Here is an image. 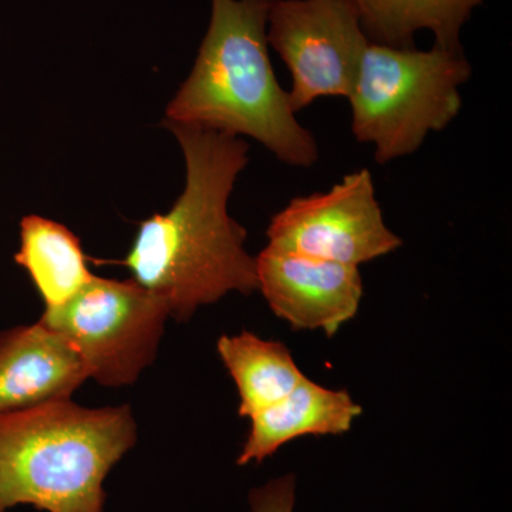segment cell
<instances>
[{
    "label": "cell",
    "mask_w": 512,
    "mask_h": 512,
    "mask_svg": "<svg viewBox=\"0 0 512 512\" xmlns=\"http://www.w3.org/2000/svg\"><path fill=\"white\" fill-rule=\"evenodd\" d=\"M163 126L184 154V190L170 211L138 225L130 252L114 264L126 266L138 285L160 296L170 318L185 322L229 292L258 291L255 258L245 248L247 229L228 212L249 146L208 128Z\"/></svg>",
    "instance_id": "1"
},
{
    "label": "cell",
    "mask_w": 512,
    "mask_h": 512,
    "mask_svg": "<svg viewBox=\"0 0 512 512\" xmlns=\"http://www.w3.org/2000/svg\"><path fill=\"white\" fill-rule=\"evenodd\" d=\"M274 3L211 0L207 33L163 123L251 137L282 163L311 168L318 143L296 119L269 56L266 26Z\"/></svg>",
    "instance_id": "2"
},
{
    "label": "cell",
    "mask_w": 512,
    "mask_h": 512,
    "mask_svg": "<svg viewBox=\"0 0 512 512\" xmlns=\"http://www.w3.org/2000/svg\"><path fill=\"white\" fill-rule=\"evenodd\" d=\"M130 406L89 409L72 399L0 413V512H103V483L136 444Z\"/></svg>",
    "instance_id": "3"
},
{
    "label": "cell",
    "mask_w": 512,
    "mask_h": 512,
    "mask_svg": "<svg viewBox=\"0 0 512 512\" xmlns=\"http://www.w3.org/2000/svg\"><path fill=\"white\" fill-rule=\"evenodd\" d=\"M473 67L464 50H430L367 42L348 99L352 131L375 147L377 164L412 156L463 107L460 87Z\"/></svg>",
    "instance_id": "4"
},
{
    "label": "cell",
    "mask_w": 512,
    "mask_h": 512,
    "mask_svg": "<svg viewBox=\"0 0 512 512\" xmlns=\"http://www.w3.org/2000/svg\"><path fill=\"white\" fill-rule=\"evenodd\" d=\"M168 318L167 303L134 279L93 276L69 301L46 308L39 322L76 350L90 379L124 387L153 365Z\"/></svg>",
    "instance_id": "5"
},
{
    "label": "cell",
    "mask_w": 512,
    "mask_h": 512,
    "mask_svg": "<svg viewBox=\"0 0 512 512\" xmlns=\"http://www.w3.org/2000/svg\"><path fill=\"white\" fill-rule=\"evenodd\" d=\"M266 39L291 73L295 113L320 97L348 99L369 42L352 0H275Z\"/></svg>",
    "instance_id": "6"
},
{
    "label": "cell",
    "mask_w": 512,
    "mask_h": 512,
    "mask_svg": "<svg viewBox=\"0 0 512 512\" xmlns=\"http://www.w3.org/2000/svg\"><path fill=\"white\" fill-rule=\"evenodd\" d=\"M266 237L269 247L357 268L403 245L384 222L367 168L345 175L329 191L293 198L272 217Z\"/></svg>",
    "instance_id": "7"
},
{
    "label": "cell",
    "mask_w": 512,
    "mask_h": 512,
    "mask_svg": "<svg viewBox=\"0 0 512 512\" xmlns=\"http://www.w3.org/2000/svg\"><path fill=\"white\" fill-rule=\"evenodd\" d=\"M258 291L295 330H323L333 338L355 318L363 296L359 268L291 254L266 245L255 258Z\"/></svg>",
    "instance_id": "8"
},
{
    "label": "cell",
    "mask_w": 512,
    "mask_h": 512,
    "mask_svg": "<svg viewBox=\"0 0 512 512\" xmlns=\"http://www.w3.org/2000/svg\"><path fill=\"white\" fill-rule=\"evenodd\" d=\"M87 379L76 350L42 323L0 330V413L70 399Z\"/></svg>",
    "instance_id": "9"
},
{
    "label": "cell",
    "mask_w": 512,
    "mask_h": 512,
    "mask_svg": "<svg viewBox=\"0 0 512 512\" xmlns=\"http://www.w3.org/2000/svg\"><path fill=\"white\" fill-rule=\"evenodd\" d=\"M360 414L362 407L348 390L328 389L305 377L284 399L249 417L251 430L237 464L262 463L299 437L348 433Z\"/></svg>",
    "instance_id": "10"
},
{
    "label": "cell",
    "mask_w": 512,
    "mask_h": 512,
    "mask_svg": "<svg viewBox=\"0 0 512 512\" xmlns=\"http://www.w3.org/2000/svg\"><path fill=\"white\" fill-rule=\"evenodd\" d=\"M370 42L413 47L414 37L430 32L434 45L463 50L461 33L474 10L487 0H352Z\"/></svg>",
    "instance_id": "11"
},
{
    "label": "cell",
    "mask_w": 512,
    "mask_h": 512,
    "mask_svg": "<svg viewBox=\"0 0 512 512\" xmlns=\"http://www.w3.org/2000/svg\"><path fill=\"white\" fill-rule=\"evenodd\" d=\"M15 262L28 272L46 308L69 301L94 276L79 237L66 225L40 215H26L20 221Z\"/></svg>",
    "instance_id": "12"
},
{
    "label": "cell",
    "mask_w": 512,
    "mask_h": 512,
    "mask_svg": "<svg viewBox=\"0 0 512 512\" xmlns=\"http://www.w3.org/2000/svg\"><path fill=\"white\" fill-rule=\"evenodd\" d=\"M217 349L237 384L241 417L278 403L306 377L284 343L261 339L248 330L221 336Z\"/></svg>",
    "instance_id": "13"
},
{
    "label": "cell",
    "mask_w": 512,
    "mask_h": 512,
    "mask_svg": "<svg viewBox=\"0 0 512 512\" xmlns=\"http://www.w3.org/2000/svg\"><path fill=\"white\" fill-rule=\"evenodd\" d=\"M296 480L293 474L274 478L249 494V504L254 512H293L295 507Z\"/></svg>",
    "instance_id": "14"
}]
</instances>
